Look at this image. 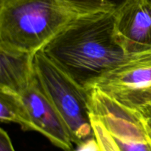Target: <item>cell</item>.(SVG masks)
<instances>
[{
	"instance_id": "obj_1",
	"label": "cell",
	"mask_w": 151,
	"mask_h": 151,
	"mask_svg": "<svg viewBox=\"0 0 151 151\" xmlns=\"http://www.w3.org/2000/svg\"><path fill=\"white\" fill-rule=\"evenodd\" d=\"M115 23L113 11L83 15L41 51L80 87L91 91L100 78L134 57L121 44Z\"/></svg>"
},
{
	"instance_id": "obj_2",
	"label": "cell",
	"mask_w": 151,
	"mask_h": 151,
	"mask_svg": "<svg viewBox=\"0 0 151 151\" xmlns=\"http://www.w3.org/2000/svg\"><path fill=\"white\" fill-rule=\"evenodd\" d=\"M87 13L62 0H0V45L35 55Z\"/></svg>"
},
{
	"instance_id": "obj_3",
	"label": "cell",
	"mask_w": 151,
	"mask_h": 151,
	"mask_svg": "<svg viewBox=\"0 0 151 151\" xmlns=\"http://www.w3.org/2000/svg\"><path fill=\"white\" fill-rule=\"evenodd\" d=\"M35 76L67 126L72 142L79 145L94 137L91 91L80 87L41 50L34 55Z\"/></svg>"
},
{
	"instance_id": "obj_4",
	"label": "cell",
	"mask_w": 151,
	"mask_h": 151,
	"mask_svg": "<svg viewBox=\"0 0 151 151\" xmlns=\"http://www.w3.org/2000/svg\"><path fill=\"white\" fill-rule=\"evenodd\" d=\"M94 88L134 110L151 105V51L134 56L110 71Z\"/></svg>"
},
{
	"instance_id": "obj_5",
	"label": "cell",
	"mask_w": 151,
	"mask_h": 151,
	"mask_svg": "<svg viewBox=\"0 0 151 151\" xmlns=\"http://www.w3.org/2000/svg\"><path fill=\"white\" fill-rule=\"evenodd\" d=\"M19 95L29 115L32 130L44 135L58 147L71 151L73 142L69 129L41 87L36 76Z\"/></svg>"
},
{
	"instance_id": "obj_6",
	"label": "cell",
	"mask_w": 151,
	"mask_h": 151,
	"mask_svg": "<svg viewBox=\"0 0 151 151\" xmlns=\"http://www.w3.org/2000/svg\"><path fill=\"white\" fill-rule=\"evenodd\" d=\"M115 15L116 33L127 53L151 51V5L147 0H132Z\"/></svg>"
},
{
	"instance_id": "obj_7",
	"label": "cell",
	"mask_w": 151,
	"mask_h": 151,
	"mask_svg": "<svg viewBox=\"0 0 151 151\" xmlns=\"http://www.w3.org/2000/svg\"><path fill=\"white\" fill-rule=\"evenodd\" d=\"M34 55L0 45V87L21 94L35 77Z\"/></svg>"
},
{
	"instance_id": "obj_8",
	"label": "cell",
	"mask_w": 151,
	"mask_h": 151,
	"mask_svg": "<svg viewBox=\"0 0 151 151\" xmlns=\"http://www.w3.org/2000/svg\"><path fill=\"white\" fill-rule=\"evenodd\" d=\"M0 106L1 122H14L23 130H32L30 120L20 95L0 87Z\"/></svg>"
},
{
	"instance_id": "obj_9",
	"label": "cell",
	"mask_w": 151,
	"mask_h": 151,
	"mask_svg": "<svg viewBox=\"0 0 151 151\" xmlns=\"http://www.w3.org/2000/svg\"><path fill=\"white\" fill-rule=\"evenodd\" d=\"M71 7L84 12H116L132 0H62Z\"/></svg>"
},
{
	"instance_id": "obj_10",
	"label": "cell",
	"mask_w": 151,
	"mask_h": 151,
	"mask_svg": "<svg viewBox=\"0 0 151 151\" xmlns=\"http://www.w3.org/2000/svg\"><path fill=\"white\" fill-rule=\"evenodd\" d=\"M91 125L94 131V136L98 144L100 151H120L107 129L101 120L91 113Z\"/></svg>"
},
{
	"instance_id": "obj_11",
	"label": "cell",
	"mask_w": 151,
	"mask_h": 151,
	"mask_svg": "<svg viewBox=\"0 0 151 151\" xmlns=\"http://www.w3.org/2000/svg\"><path fill=\"white\" fill-rule=\"evenodd\" d=\"M0 151H15L10 136L2 128L0 130Z\"/></svg>"
},
{
	"instance_id": "obj_12",
	"label": "cell",
	"mask_w": 151,
	"mask_h": 151,
	"mask_svg": "<svg viewBox=\"0 0 151 151\" xmlns=\"http://www.w3.org/2000/svg\"><path fill=\"white\" fill-rule=\"evenodd\" d=\"M137 111L139 113L151 137V105L140 108Z\"/></svg>"
},
{
	"instance_id": "obj_13",
	"label": "cell",
	"mask_w": 151,
	"mask_h": 151,
	"mask_svg": "<svg viewBox=\"0 0 151 151\" xmlns=\"http://www.w3.org/2000/svg\"><path fill=\"white\" fill-rule=\"evenodd\" d=\"M147 1L151 5V0H147Z\"/></svg>"
}]
</instances>
